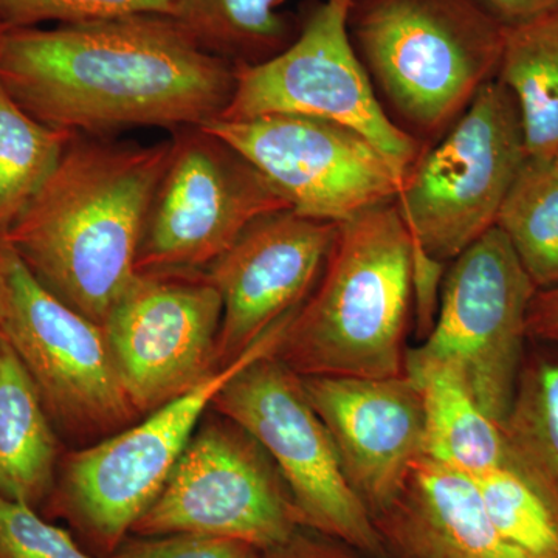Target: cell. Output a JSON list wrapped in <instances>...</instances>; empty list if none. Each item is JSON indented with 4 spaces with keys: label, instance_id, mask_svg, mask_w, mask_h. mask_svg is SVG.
<instances>
[{
    "label": "cell",
    "instance_id": "cell-14",
    "mask_svg": "<svg viewBox=\"0 0 558 558\" xmlns=\"http://www.w3.org/2000/svg\"><path fill=\"white\" fill-rule=\"evenodd\" d=\"M220 322L222 300L207 274H137L102 325L137 413H153L216 373Z\"/></svg>",
    "mask_w": 558,
    "mask_h": 558
},
{
    "label": "cell",
    "instance_id": "cell-35",
    "mask_svg": "<svg viewBox=\"0 0 558 558\" xmlns=\"http://www.w3.org/2000/svg\"><path fill=\"white\" fill-rule=\"evenodd\" d=\"M557 160H558V157H557Z\"/></svg>",
    "mask_w": 558,
    "mask_h": 558
},
{
    "label": "cell",
    "instance_id": "cell-19",
    "mask_svg": "<svg viewBox=\"0 0 558 558\" xmlns=\"http://www.w3.org/2000/svg\"><path fill=\"white\" fill-rule=\"evenodd\" d=\"M407 376L421 395L425 457L469 478L508 465L501 428L480 409L457 368L433 363Z\"/></svg>",
    "mask_w": 558,
    "mask_h": 558
},
{
    "label": "cell",
    "instance_id": "cell-12",
    "mask_svg": "<svg viewBox=\"0 0 558 558\" xmlns=\"http://www.w3.org/2000/svg\"><path fill=\"white\" fill-rule=\"evenodd\" d=\"M286 318L241 357L153 411L142 424L70 458L65 470L70 509L100 545L116 548L142 519L170 480L205 410L244 366L275 352Z\"/></svg>",
    "mask_w": 558,
    "mask_h": 558
},
{
    "label": "cell",
    "instance_id": "cell-21",
    "mask_svg": "<svg viewBox=\"0 0 558 558\" xmlns=\"http://www.w3.org/2000/svg\"><path fill=\"white\" fill-rule=\"evenodd\" d=\"M495 80L519 106L527 156L558 157V7L505 28Z\"/></svg>",
    "mask_w": 558,
    "mask_h": 558
},
{
    "label": "cell",
    "instance_id": "cell-8",
    "mask_svg": "<svg viewBox=\"0 0 558 558\" xmlns=\"http://www.w3.org/2000/svg\"><path fill=\"white\" fill-rule=\"evenodd\" d=\"M352 0H323L288 49L270 60L236 65L233 97L220 121L300 116L332 121L365 135L402 179L424 146L392 123L348 31Z\"/></svg>",
    "mask_w": 558,
    "mask_h": 558
},
{
    "label": "cell",
    "instance_id": "cell-15",
    "mask_svg": "<svg viewBox=\"0 0 558 558\" xmlns=\"http://www.w3.org/2000/svg\"><path fill=\"white\" fill-rule=\"evenodd\" d=\"M339 223L293 209L250 223L207 277L222 300L218 362L229 365L281 319L300 310L325 270Z\"/></svg>",
    "mask_w": 558,
    "mask_h": 558
},
{
    "label": "cell",
    "instance_id": "cell-7",
    "mask_svg": "<svg viewBox=\"0 0 558 558\" xmlns=\"http://www.w3.org/2000/svg\"><path fill=\"white\" fill-rule=\"evenodd\" d=\"M537 289L494 227L457 256L444 277L435 325L407 352V371L449 363L499 428L526 354L527 314Z\"/></svg>",
    "mask_w": 558,
    "mask_h": 558
},
{
    "label": "cell",
    "instance_id": "cell-27",
    "mask_svg": "<svg viewBox=\"0 0 558 558\" xmlns=\"http://www.w3.org/2000/svg\"><path fill=\"white\" fill-rule=\"evenodd\" d=\"M0 558H92L32 506L0 498Z\"/></svg>",
    "mask_w": 558,
    "mask_h": 558
},
{
    "label": "cell",
    "instance_id": "cell-23",
    "mask_svg": "<svg viewBox=\"0 0 558 558\" xmlns=\"http://www.w3.org/2000/svg\"><path fill=\"white\" fill-rule=\"evenodd\" d=\"M495 227L537 290L558 286V160L527 157Z\"/></svg>",
    "mask_w": 558,
    "mask_h": 558
},
{
    "label": "cell",
    "instance_id": "cell-28",
    "mask_svg": "<svg viewBox=\"0 0 558 558\" xmlns=\"http://www.w3.org/2000/svg\"><path fill=\"white\" fill-rule=\"evenodd\" d=\"M256 553L236 539L180 534L135 543L113 558H256Z\"/></svg>",
    "mask_w": 558,
    "mask_h": 558
},
{
    "label": "cell",
    "instance_id": "cell-17",
    "mask_svg": "<svg viewBox=\"0 0 558 558\" xmlns=\"http://www.w3.org/2000/svg\"><path fill=\"white\" fill-rule=\"evenodd\" d=\"M373 521L388 558H532L499 535L472 478L425 454Z\"/></svg>",
    "mask_w": 558,
    "mask_h": 558
},
{
    "label": "cell",
    "instance_id": "cell-22",
    "mask_svg": "<svg viewBox=\"0 0 558 558\" xmlns=\"http://www.w3.org/2000/svg\"><path fill=\"white\" fill-rule=\"evenodd\" d=\"M286 0H179L172 20L197 46L234 65H253L288 49L299 33L281 13Z\"/></svg>",
    "mask_w": 558,
    "mask_h": 558
},
{
    "label": "cell",
    "instance_id": "cell-31",
    "mask_svg": "<svg viewBox=\"0 0 558 558\" xmlns=\"http://www.w3.org/2000/svg\"><path fill=\"white\" fill-rule=\"evenodd\" d=\"M293 539L284 548L271 550V553L277 554V558H366L354 549H348L347 554H341L339 550L328 553V550L299 549L293 546Z\"/></svg>",
    "mask_w": 558,
    "mask_h": 558
},
{
    "label": "cell",
    "instance_id": "cell-5",
    "mask_svg": "<svg viewBox=\"0 0 558 558\" xmlns=\"http://www.w3.org/2000/svg\"><path fill=\"white\" fill-rule=\"evenodd\" d=\"M527 157L515 98L488 81L402 180L396 205L411 240L450 264L494 229Z\"/></svg>",
    "mask_w": 558,
    "mask_h": 558
},
{
    "label": "cell",
    "instance_id": "cell-4",
    "mask_svg": "<svg viewBox=\"0 0 558 558\" xmlns=\"http://www.w3.org/2000/svg\"><path fill=\"white\" fill-rule=\"evenodd\" d=\"M505 28L475 0H352L348 17L381 108L424 148L495 80Z\"/></svg>",
    "mask_w": 558,
    "mask_h": 558
},
{
    "label": "cell",
    "instance_id": "cell-10",
    "mask_svg": "<svg viewBox=\"0 0 558 558\" xmlns=\"http://www.w3.org/2000/svg\"><path fill=\"white\" fill-rule=\"evenodd\" d=\"M300 526L288 488L259 444L240 427L211 425L191 438L132 532L236 539L271 553L289 545Z\"/></svg>",
    "mask_w": 558,
    "mask_h": 558
},
{
    "label": "cell",
    "instance_id": "cell-20",
    "mask_svg": "<svg viewBox=\"0 0 558 558\" xmlns=\"http://www.w3.org/2000/svg\"><path fill=\"white\" fill-rule=\"evenodd\" d=\"M501 433L509 468L537 492L558 526V347L526 349Z\"/></svg>",
    "mask_w": 558,
    "mask_h": 558
},
{
    "label": "cell",
    "instance_id": "cell-34",
    "mask_svg": "<svg viewBox=\"0 0 558 558\" xmlns=\"http://www.w3.org/2000/svg\"><path fill=\"white\" fill-rule=\"evenodd\" d=\"M0 318H2V301H0Z\"/></svg>",
    "mask_w": 558,
    "mask_h": 558
},
{
    "label": "cell",
    "instance_id": "cell-30",
    "mask_svg": "<svg viewBox=\"0 0 558 558\" xmlns=\"http://www.w3.org/2000/svg\"><path fill=\"white\" fill-rule=\"evenodd\" d=\"M505 27L556 9L558 0H475Z\"/></svg>",
    "mask_w": 558,
    "mask_h": 558
},
{
    "label": "cell",
    "instance_id": "cell-6",
    "mask_svg": "<svg viewBox=\"0 0 558 558\" xmlns=\"http://www.w3.org/2000/svg\"><path fill=\"white\" fill-rule=\"evenodd\" d=\"M213 405L259 444L288 488L301 526L366 558H388L379 532L349 486L328 428L303 379L274 352L250 362Z\"/></svg>",
    "mask_w": 558,
    "mask_h": 558
},
{
    "label": "cell",
    "instance_id": "cell-26",
    "mask_svg": "<svg viewBox=\"0 0 558 558\" xmlns=\"http://www.w3.org/2000/svg\"><path fill=\"white\" fill-rule=\"evenodd\" d=\"M179 0H0V22L5 28L36 27L43 22L116 20L159 14L172 16Z\"/></svg>",
    "mask_w": 558,
    "mask_h": 558
},
{
    "label": "cell",
    "instance_id": "cell-33",
    "mask_svg": "<svg viewBox=\"0 0 558 558\" xmlns=\"http://www.w3.org/2000/svg\"><path fill=\"white\" fill-rule=\"evenodd\" d=\"M3 31H5V27H3L2 22H0V38H2Z\"/></svg>",
    "mask_w": 558,
    "mask_h": 558
},
{
    "label": "cell",
    "instance_id": "cell-29",
    "mask_svg": "<svg viewBox=\"0 0 558 558\" xmlns=\"http://www.w3.org/2000/svg\"><path fill=\"white\" fill-rule=\"evenodd\" d=\"M527 339L558 347V286L537 290L527 314Z\"/></svg>",
    "mask_w": 558,
    "mask_h": 558
},
{
    "label": "cell",
    "instance_id": "cell-11",
    "mask_svg": "<svg viewBox=\"0 0 558 558\" xmlns=\"http://www.w3.org/2000/svg\"><path fill=\"white\" fill-rule=\"evenodd\" d=\"M0 333L31 374L47 411L72 427L110 428L134 416L105 329L57 299L0 244Z\"/></svg>",
    "mask_w": 558,
    "mask_h": 558
},
{
    "label": "cell",
    "instance_id": "cell-24",
    "mask_svg": "<svg viewBox=\"0 0 558 558\" xmlns=\"http://www.w3.org/2000/svg\"><path fill=\"white\" fill-rule=\"evenodd\" d=\"M73 134L33 119L0 84V241L50 178Z\"/></svg>",
    "mask_w": 558,
    "mask_h": 558
},
{
    "label": "cell",
    "instance_id": "cell-1",
    "mask_svg": "<svg viewBox=\"0 0 558 558\" xmlns=\"http://www.w3.org/2000/svg\"><path fill=\"white\" fill-rule=\"evenodd\" d=\"M0 84L47 126L109 137L219 120L233 97L236 65L197 46L171 16L140 14L5 28Z\"/></svg>",
    "mask_w": 558,
    "mask_h": 558
},
{
    "label": "cell",
    "instance_id": "cell-25",
    "mask_svg": "<svg viewBox=\"0 0 558 558\" xmlns=\"http://www.w3.org/2000/svg\"><path fill=\"white\" fill-rule=\"evenodd\" d=\"M488 519L506 542L532 558H558V526L543 499L509 465L472 478Z\"/></svg>",
    "mask_w": 558,
    "mask_h": 558
},
{
    "label": "cell",
    "instance_id": "cell-9",
    "mask_svg": "<svg viewBox=\"0 0 558 558\" xmlns=\"http://www.w3.org/2000/svg\"><path fill=\"white\" fill-rule=\"evenodd\" d=\"M172 149L150 204L137 274L208 269L250 223L290 209L269 180L204 126L172 132Z\"/></svg>",
    "mask_w": 558,
    "mask_h": 558
},
{
    "label": "cell",
    "instance_id": "cell-2",
    "mask_svg": "<svg viewBox=\"0 0 558 558\" xmlns=\"http://www.w3.org/2000/svg\"><path fill=\"white\" fill-rule=\"evenodd\" d=\"M172 140L73 134L57 168L0 244L49 292L97 325L137 277L146 219Z\"/></svg>",
    "mask_w": 558,
    "mask_h": 558
},
{
    "label": "cell",
    "instance_id": "cell-3",
    "mask_svg": "<svg viewBox=\"0 0 558 558\" xmlns=\"http://www.w3.org/2000/svg\"><path fill=\"white\" fill-rule=\"evenodd\" d=\"M411 236L395 202L339 223L325 270L274 355L300 377L405 376Z\"/></svg>",
    "mask_w": 558,
    "mask_h": 558
},
{
    "label": "cell",
    "instance_id": "cell-16",
    "mask_svg": "<svg viewBox=\"0 0 558 558\" xmlns=\"http://www.w3.org/2000/svg\"><path fill=\"white\" fill-rule=\"evenodd\" d=\"M371 519L398 499L424 457V411L409 376L301 377Z\"/></svg>",
    "mask_w": 558,
    "mask_h": 558
},
{
    "label": "cell",
    "instance_id": "cell-13",
    "mask_svg": "<svg viewBox=\"0 0 558 558\" xmlns=\"http://www.w3.org/2000/svg\"><path fill=\"white\" fill-rule=\"evenodd\" d=\"M303 218L343 223L398 199L402 175L365 135L332 121L264 116L211 121Z\"/></svg>",
    "mask_w": 558,
    "mask_h": 558
},
{
    "label": "cell",
    "instance_id": "cell-18",
    "mask_svg": "<svg viewBox=\"0 0 558 558\" xmlns=\"http://www.w3.org/2000/svg\"><path fill=\"white\" fill-rule=\"evenodd\" d=\"M57 451L38 388L0 333V498L36 508L53 483Z\"/></svg>",
    "mask_w": 558,
    "mask_h": 558
},
{
    "label": "cell",
    "instance_id": "cell-32",
    "mask_svg": "<svg viewBox=\"0 0 558 558\" xmlns=\"http://www.w3.org/2000/svg\"><path fill=\"white\" fill-rule=\"evenodd\" d=\"M2 292H3V267H2V256H0V301H2Z\"/></svg>",
    "mask_w": 558,
    "mask_h": 558
}]
</instances>
